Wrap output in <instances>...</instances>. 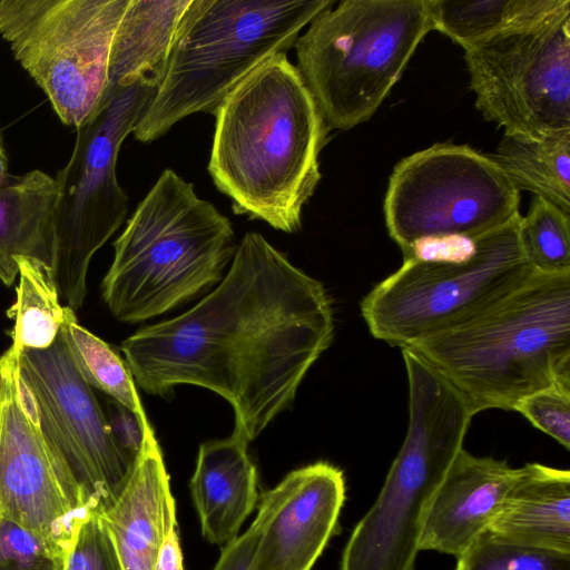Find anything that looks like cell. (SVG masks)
Wrapping results in <instances>:
<instances>
[{
	"label": "cell",
	"instance_id": "obj_1",
	"mask_svg": "<svg viewBox=\"0 0 570 570\" xmlns=\"http://www.w3.org/2000/svg\"><path fill=\"white\" fill-rule=\"evenodd\" d=\"M324 285L263 235L246 233L220 283L185 313L121 343L136 386L168 397L189 384L226 400L249 443L292 407L311 366L332 344Z\"/></svg>",
	"mask_w": 570,
	"mask_h": 570
},
{
	"label": "cell",
	"instance_id": "obj_2",
	"mask_svg": "<svg viewBox=\"0 0 570 570\" xmlns=\"http://www.w3.org/2000/svg\"><path fill=\"white\" fill-rule=\"evenodd\" d=\"M207 170L236 215L296 233L322 178L330 129L286 55L250 72L220 102Z\"/></svg>",
	"mask_w": 570,
	"mask_h": 570
},
{
	"label": "cell",
	"instance_id": "obj_3",
	"mask_svg": "<svg viewBox=\"0 0 570 570\" xmlns=\"http://www.w3.org/2000/svg\"><path fill=\"white\" fill-rule=\"evenodd\" d=\"M472 413L513 411L548 386H570V272H534L473 320L410 346Z\"/></svg>",
	"mask_w": 570,
	"mask_h": 570
},
{
	"label": "cell",
	"instance_id": "obj_4",
	"mask_svg": "<svg viewBox=\"0 0 570 570\" xmlns=\"http://www.w3.org/2000/svg\"><path fill=\"white\" fill-rule=\"evenodd\" d=\"M237 245L230 220L165 169L114 242L102 298L124 323L163 315L217 286Z\"/></svg>",
	"mask_w": 570,
	"mask_h": 570
},
{
	"label": "cell",
	"instance_id": "obj_5",
	"mask_svg": "<svg viewBox=\"0 0 570 570\" xmlns=\"http://www.w3.org/2000/svg\"><path fill=\"white\" fill-rule=\"evenodd\" d=\"M333 0H190L161 80L132 130L139 142L178 121L214 114L226 96L267 60L286 55Z\"/></svg>",
	"mask_w": 570,
	"mask_h": 570
},
{
	"label": "cell",
	"instance_id": "obj_6",
	"mask_svg": "<svg viewBox=\"0 0 570 570\" xmlns=\"http://www.w3.org/2000/svg\"><path fill=\"white\" fill-rule=\"evenodd\" d=\"M409 424L381 492L343 550L340 570H414L431 500L463 449L474 416L459 393L410 348H401Z\"/></svg>",
	"mask_w": 570,
	"mask_h": 570
},
{
	"label": "cell",
	"instance_id": "obj_7",
	"mask_svg": "<svg viewBox=\"0 0 570 570\" xmlns=\"http://www.w3.org/2000/svg\"><path fill=\"white\" fill-rule=\"evenodd\" d=\"M307 26L295 66L330 130L368 120L433 30L428 0H343Z\"/></svg>",
	"mask_w": 570,
	"mask_h": 570
},
{
	"label": "cell",
	"instance_id": "obj_8",
	"mask_svg": "<svg viewBox=\"0 0 570 570\" xmlns=\"http://www.w3.org/2000/svg\"><path fill=\"white\" fill-rule=\"evenodd\" d=\"M158 85L148 77L107 87L96 110L77 128L72 155L57 174L51 274L59 296L73 311L86 298L92 256L128 214L129 199L116 175L117 157Z\"/></svg>",
	"mask_w": 570,
	"mask_h": 570
},
{
	"label": "cell",
	"instance_id": "obj_9",
	"mask_svg": "<svg viewBox=\"0 0 570 570\" xmlns=\"http://www.w3.org/2000/svg\"><path fill=\"white\" fill-rule=\"evenodd\" d=\"M520 217L479 237L466 261H403L361 302L371 334L406 347L473 320L512 293L535 272L521 248Z\"/></svg>",
	"mask_w": 570,
	"mask_h": 570
},
{
	"label": "cell",
	"instance_id": "obj_10",
	"mask_svg": "<svg viewBox=\"0 0 570 570\" xmlns=\"http://www.w3.org/2000/svg\"><path fill=\"white\" fill-rule=\"evenodd\" d=\"M18 381L61 487L82 517L121 494L135 460L115 441L105 411L69 354L63 335L43 350L17 351Z\"/></svg>",
	"mask_w": 570,
	"mask_h": 570
},
{
	"label": "cell",
	"instance_id": "obj_11",
	"mask_svg": "<svg viewBox=\"0 0 570 570\" xmlns=\"http://www.w3.org/2000/svg\"><path fill=\"white\" fill-rule=\"evenodd\" d=\"M129 1L0 0V36L65 125L77 129L100 104Z\"/></svg>",
	"mask_w": 570,
	"mask_h": 570
},
{
	"label": "cell",
	"instance_id": "obj_12",
	"mask_svg": "<svg viewBox=\"0 0 570 570\" xmlns=\"http://www.w3.org/2000/svg\"><path fill=\"white\" fill-rule=\"evenodd\" d=\"M519 205L520 191L488 155L443 142L394 167L384 214L390 236L404 250L429 237L478 238L519 216Z\"/></svg>",
	"mask_w": 570,
	"mask_h": 570
},
{
	"label": "cell",
	"instance_id": "obj_13",
	"mask_svg": "<svg viewBox=\"0 0 570 570\" xmlns=\"http://www.w3.org/2000/svg\"><path fill=\"white\" fill-rule=\"evenodd\" d=\"M463 49L475 106L504 135L543 139L570 130V2Z\"/></svg>",
	"mask_w": 570,
	"mask_h": 570
},
{
	"label": "cell",
	"instance_id": "obj_14",
	"mask_svg": "<svg viewBox=\"0 0 570 570\" xmlns=\"http://www.w3.org/2000/svg\"><path fill=\"white\" fill-rule=\"evenodd\" d=\"M0 517L51 541L67 554L80 523L22 395L17 351L0 356Z\"/></svg>",
	"mask_w": 570,
	"mask_h": 570
},
{
	"label": "cell",
	"instance_id": "obj_15",
	"mask_svg": "<svg viewBox=\"0 0 570 570\" xmlns=\"http://www.w3.org/2000/svg\"><path fill=\"white\" fill-rule=\"evenodd\" d=\"M345 478L320 461L261 495L264 522L248 570H312L338 527Z\"/></svg>",
	"mask_w": 570,
	"mask_h": 570
},
{
	"label": "cell",
	"instance_id": "obj_16",
	"mask_svg": "<svg viewBox=\"0 0 570 570\" xmlns=\"http://www.w3.org/2000/svg\"><path fill=\"white\" fill-rule=\"evenodd\" d=\"M519 468L462 449L428 508L419 550L459 557L499 513Z\"/></svg>",
	"mask_w": 570,
	"mask_h": 570
},
{
	"label": "cell",
	"instance_id": "obj_17",
	"mask_svg": "<svg viewBox=\"0 0 570 570\" xmlns=\"http://www.w3.org/2000/svg\"><path fill=\"white\" fill-rule=\"evenodd\" d=\"M108 528L125 570H155L176 505L169 475L150 423L129 479L111 508L99 514Z\"/></svg>",
	"mask_w": 570,
	"mask_h": 570
},
{
	"label": "cell",
	"instance_id": "obj_18",
	"mask_svg": "<svg viewBox=\"0 0 570 570\" xmlns=\"http://www.w3.org/2000/svg\"><path fill=\"white\" fill-rule=\"evenodd\" d=\"M248 442L238 433L200 444L189 482L202 534L212 544L236 539L256 507L257 469L247 452Z\"/></svg>",
	"mask_w": 570,
	"mask_h": 570
},
{
	"label": "cell",
	"instance_id": "obj_19",
	"mask_svg": "<svg viewBox=\"0 0 570 570\" xmlns=\"http://www.w3.org/2000/svg\"><path fill=\"white\" fill-rule=\"evenodd\" d=\"M488 531L523 544L570 552V472L527 463Z\"/></svg>",
	"mask_w": 570,
	"mask_h": 570
},
{
	"label": "cell",
	"instance_id": "obj_20",
	"mask_svg": "<svg viewBox=\"0 0 570 570\" xmlns=\"http://www.w3.org/2000/svg\"><path fill=\"white\" fill-rule=\"evenodd\" d=\"M56 178L41 170L8 175L0 185V281L13 284L21 257L51 269L53 263V209Z\"/></svg>",
	"mask_w": 570,
	"mask_h": 570
},
{
	"label": "cell",
	"instance_id": "obj_21",
	"mask_svg": "<svg viewBox=\"0 0 570 570\" xmlns=\"http://www.w3.org/2000/svg\"><path fill=\"white\" fill-rule=\"evenodd\" d=\"M190 0H130L115 32L108 86L161 80L177 29Z\"/></svg>",
	"mask_w": 570,
	"mask_h": 570
},
{
	"label": "cell",
	"instance_id": "obj_22",
	"mask_svg": "<svg viewBox=\"0 0 570 570\" xmlns=\"http://www.w3.org/2000/svg\"><path fill=\"white\" fill-rule=\"evenodd\" d=\"M488 156L519 191H531L570 215V130L543 139L504 135Z\"/></svg>",
	"mask_w": 570,
	"mask_h": 570
},
{
	"label": "cell",
	"instance_id": "obj_23",
	"mask_svg": "<svg viewBox=\"0 0 570 570\" xmlns=\"http://www.w3.org/2000/svg\"><path fill=\"white\" fill-rule=\"evenodd\" d=\"M569 0H428L433 30L465 48L488 37L540 22Z\"/></svg>",
	"mask_w": 570,
	"mask_h": 570
},
{
	"label": "cell",
	"instance_id": "obj_24",
	"mask_svg": "<svg viewBox=\"0 0 570 570\" xmlns=\"http://www.w3.org/2000/svg\"><path fill=\"white\" fill-rule=\"evenodd\" d=\"M19 284L16 302L7 311L13 321L12 347L43 350L56 340L65 321V306L55 284L51 269L42 263L21 257L18 259Z\"/></svg>",
	"mask_w": 570,
	"mask_h": 570
},
{
	"label": "cell",
	"instance_id": "obj_25",
	"mask_svg": "<svg viewBox=\"0 0 570 570\" xmlns=\"http://www.w3.org/2000/svg\"><path fill=\"white\" fill-rule=\"evenodd\" d=\"M61 333L82 379L91 387L98 389L109 399L146 419L137 386L126 362L108 343L81 326L75 311L67 306Z\"/></svg>",
	"mask_w": 570,
	"mask_h": 570
},
{
	"label": "cell",
	"instance_id": "obj_26",
	"mask_svg": "<svg viewBox=\"0 0 570 570\" xmlns=\"http://www.w3.org/2000/svg\"><path fill=\"white\" fill-rule=\"evenodd\" d=\"M519 239L523 254L538 273L570 272L569 214L535 196L527 216L519 220Z\"/></svg>",
	"mask_w": 570,
	"mask_h": 570
},
{
	"label": "cell",
	"instance_id": "obj_27",
	"mask_svg": "<svg viewBox=\"0 0 570 570\" xmlns=\"http://www.w3.org/2000/svg\"><path fill=\"white\" fill-rule=\"evenodd\" d=\"M455 570H570V552L482 532L458 558Z\"/></svg>",
	"mask_w": 570,
	"mask_h": 570
},
{
	"label": "cell",
	"instance_id": "obj_28",
	"mask_svg": "<svg viewBox=\"0 0 570 570\" xmlns=\"http://www.w3.org/2000/svg\"><path fill=\"white\" fill-rule=\"evenodd\" d=\"M66 558L51 541L0 517V570H63Z\"/></svg>",
	"mask_w": 570,
	"mask_h": 570
},
{
	"label": "cell",
	"instance_id": "obj_29",
	"mask_svg": "<svg viewBox=\"0 0 570 570\" xmlns=\"http://www.w3.org/2000/svg\"><path fill=\"white\" fill-rule=\"evenodd\" d=\"M534 428L570 449V386L554 384L538 390L513 406Z\"/></svg>",
	"mask_w": 570,
	"mask_h": 570
},
{
	"label": "cell",
	"instance_id": "obj_30",
	"mask_svg": "<svg viewBox=\"0 0 570 570\" xmlns=\"http://www.w3.org/2000/svg\"><path fill=\"white\" fill-rule=\"evenodd\" d=\"M63 570H125L114 539L99 514L90 513L80 523Z\"/></svg>",
	"mask_w": 570,
	"mask_h": 570
},
{
	"label": "cell",
	"instance_id": "obj_31",
	"mask_svg": "<svg viewBox=\"0 0 570 570\" xmlns=\"http://www.w3.org/2000/svg\"><path fill=\"white\" fill-rule=\"evenodd\" d=\"M478 239L465 236L429 237L413 243L402 254L404 261L462 262L475 253Z\"/></svg>",
	"mask_w": 570,
	"mask_h": 570
},
{
	"label": "cell",
	"instance_id": "obj_32",
	"mask_svg": "<svg viewBox=\"0 0 570 570\" xmlns=\"http://www.w3.org/2000/svg\"><path fill=\"white\" fill-rule=\"evenodd\" d=\"M110 432L117 444L134 460L142 446L148 417L141 419L122 404L108 399L105 412Z\"/></svg>",
	"mask_w": 570,
	"mask_h": 570
},
{
	"label": "cell",
	"instance_id": "obj_33",
	"mask_svg": "<svg viewBox=\"0 0 570 570\" xmlns=\"http://www.w3.org/2000/svg\"><path fill=\"white\" fill-rule=\"evenodd\" d=\"M264 522V512L258 507L255 520L246 532L227 543L213 570H248L252 556Z\"/></svg>",
	"mask_w": 570,
	"mask_h": 570
},
{
	"label": "cell",
	"instance_id": "obj_34",
	"mask_svg": "<svg viewBox=\"0 0 570 570\" xmlns=\"http://www.w3.org/2000/svg\"><path fill=\"white\" fill-rule=\"evenodd\" d=\"M155 570H185L177 532V521L169 527L165 535L157 557Z\"/></svg>",
	"mask_w": 570,
	"mask_h": 570
},
{
	"label": "cell",
	"instance_id": "obj_35",
	"mask_svg": "<svg viewBox=\"0 0 570 570\" xmlns=\"http://www.w3.org/2000/svg\"><path fill=\"white\" fill-rule=\"evenodd\" d=\"M8 169V160L2 146L1 136H0V185L4 181Z\"/></svg>",
	"mask_w": 570,
	"mask_h": 570
}]
</instances>
